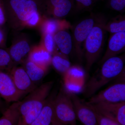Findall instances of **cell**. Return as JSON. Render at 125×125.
Segmentation results:
<instances>
[{"label":"cell","instance_id":"1","mask_svg":"<svg viewBox=\"0 0 125 125\" xmlns=\"http://www.w3.org/2000/svg\"><path fill=\"white\" fill-rule=\"evenodd\" d=\"M3 0L7 22L14 30L39 27L45 17V0Z\"/></svg>","mask_w":125,"mask_h":125},{"label":"cell","instance_id":"2","mask_svg":"<svg viewBox=\"0 0 125 125\" xmlns=\"http://www.w3.org/2000/svg\"><path fill=\"white\" fill-rule=\"evenodd\" d=\"M125 55L108 58L102 64L84 87L83 94L89 98L125 71Z\"/></svg>","mask_w":125,"mask_h":125},{"label":"cell","instance_id":"3","mask_svg":"<svg viewBox=\"0 0 125 125\" xmlns=\"http://www.w3.org/2000/svg\"><path fill=\"white\" fill-rule=\"evenodd\" d=\"M54 83L49 81L37 86L21 101V118L19 125H31L35 120L49 96Z\"/></svg>","mask_w":125,"mask_h":125},{"label":"cell","instance_id":"4","mask_svg":"<svg viewBox=\"0 0 125 125\" xmlns=\"http://www.w3.org/2000/svg\"><path fill=\"white\" fill-rule=\"evenodd\" d=\"M106 22L104 17H97L96 23L85 40L84 52L87 71H89L102 51L106 32L104 25Z\"/></svg>","mask_w":125,"mask_h":125},{"label":"cell","instance_id":"5","mask_svg":"<svg viewBox=\"0 0 125 125\" xmlns=\"http://www.w3.org/2000/svg\"><path fill=\"white\" fill-rule=\"evenodd\" d=\"M56 125H75L76 117L70 91L62 85L54 100Z\"/></svg>","mask_w":125,"mask_h":125},{"label":"cell","instance_id":"6","mask_svg":"<svg viewBox=\"0 0 125 125\" xmlns=\"http://www.w3.org/2000/svg\"><path fill=\"white\" fill-rule=\"evenodd\" d=\"M118 79L107 88L89 98L88 103L101 102L119 103L125 102V71L118 76Z\"/></svg>","mask_w":125,"mask_h":125},{"label":"cell","instance_id":"7","mask_svg":"<svg viewBox=\"0 0 125 125\" xmlns=\"http://www.w3.org/2000/svg\"><path fill=\"white\" fill-rule=\"evenodd\" d=\"M97 17L92 16L81 21L75 27L72 37L74 48L79 61L81 62L84 52V43L95 24Z\"/></svg>","mask_w":125,"mask_h":125},{"label":"cell","instance_id":"8","mask_svg":"<svg viewBox=\"0 0 125 125\" xmlns=\"http://www.w3.org/2000/svg\"><path fill=\"white\" fill-rule=\"evenodd\" d=\"M88 104L93 109L100 114L115 121L120 125H125V102Z\"/></svg>","mask_w":125,"mask_h":125},{"label":"cell","instance_id":"9","mask_svg":"<svg viewBox=\"0 0 125 125\" xmlns=\"http://www.w3.org/2000/svg\"><path fill=\"white\" fill-rule=\"evenodd\" d=\"M74 0H45L44 15L46 17L60 19L74 10Z\"/></svg>","mask_w":125,"mask_h":125},{"label":"cell","instance_id":"10","mask_svg":"<svg viewBox=\"0 0 125 125\" xmlns=\"http://www.w3.org/2000/svg\"><path fill=\"white\" fill-rule=\"evenodd\" d=\"M70 95L76 117L85 125H97L93 110L87 102L76 94L70 92Z\"/></svg>","mask_w":125,"mask_h":125},{"label":"cell","instance_id":"11","mask_svg":"<svg viewBox=\"0 0 125 125\" xmlns=\"http://www.w3.org/2000/svg\"><path fill=\"white\" fill-rule=\"evenodd\" d=\"M24 95L16 88L10 74L0 70V96L11 103L20 101Z\"/></svg>","mask_w":125,"mask_h":125},{"label":"cell","instance_id":"12","mask_svg":"<svg viewBox=\"0 0 125 125\" xmlns=\"http://www.w3.org/2000/svg\"><path fill=\"white\" fill-rule=\"evenodd\" d=\"M29 40L24 37H19L6 49L15 66L22 64L28 59L32 48Z\"/></svg>","mask_w":125,"mask_h":125},{"label":"cell","instance_id":"13","mask_svg":"<svg viewBox=\"0 0 125 125\" xmlns=\"http://www.w3.org/2000/svg\"><path fill=\"white\" fill-rule=\"evenodd\" d=\"M8 73L11 76L16 88L25 95L29 94L37 87L22 66H14Z\"/></svg>","mask_w":125,"mask_h":125},{"label":"cell","instance_id":"14","mask_svg":"<svg viewBox=\"0 0 125 125\" xmlns=\"http://www.w3.org/2000/svg\"><path fill=\"white\" fill-rule=\"evenodd\" d=\"M56 94L49 95L37 118L31 125H56L54 100Z\"/></svg>","mask_w":125,"mask_h":125},{"label":"cell","instance_id":"15","mask_svg":"<svg viewBox=\"0 0 125 125\" xmlns=\"http://www.w3.org/2000/svg\"><path fill=\"white\" fill-rule=\"evenodd\" d=\"M125 31L112 34L104 55L100 61L101 64L108 58L116 56L125 51Z\"/></svg>","mask_w":125,"mask_h":125},{"label":"cell","instance_id":"16","mask_svg":"<svg viewBox=\"0 0 125 125\" xmlns=\"http://www.w3.org/2000/svg\"><path fill=\"white\" fill-rule=\"evenodd\" d=\"M52 55L39 44L32 47L28 59L41 67L48 69L51 65Z\"/></svg>","mask_w":125,"mask_h":125},{"label":"cell","instance_id":"17","mask_svg":"<svg viewBox=\"0 0 125 125\" xmlns=\"http://www.w3.org/2000/svg\"><path fill=\"white\" fill-rule=\"evenodd\" d=\"M70 26L69 23L66 21L45 17L39 27L42 34L54 35L58 31L68 29Z\"/></svg>","mask_w":125,"mask_h":125},{"label":"cell","instance_id":"18","mask_svg":"<svg viewBox=\"0 0 125 125\" xmlns=\"http://www.w3.org/2000/svg\"><path fill=\"white\" fill-rule=\"evenodd\" d=\"M56 45L60 52L68 56L74 48L72 36L67 29L57 32L54 34Z\"/></svg>","mask_w":125,"mask_h":125},{"label":"cell","instance_id":"19","mask_svg":"<svg viewBox=\"0 0 125 125\" xmlns=\"http://www.w3.org/2000/svg\"><path fill=\"white\" fill-rule=\"evenodd\" d=\"M20 103V101L14 102L5 110L0 118V125H19L21 118Z\"/></svg>","mask_w":125,"mask_h":125},{"label":"cell","instance_id":"20","mask_svg":"<svg viewBox=\"0 0 125 125\" xmlns=\"http://www.w3.org/2000/svg\"><path fill=\"white\" fill-rule=\"evenodd\" d=\"M31 80L37 85L46 75L48 69L41 67L28 60L21 64Z\"/></svg>","mask_w":125,"mask_h":125},{"label":"cell","instance_id":"21","mask_svg":"<svg viewBox=\"0 0 125 125\" xmlns=\"http://www.w3.org/2000/svg\"><path fill=\"white\" fill-rule=\"evenodd\" d=\"M68 56L58 51L52 55L51 65L62 75H65L71 67V63Z\"/></svg>","mask_w":125,"mask_h":125},{"label":"cell","instance_id":"22","mask_svg":"<svg viewBox=\"0 0 125 125\" xmlns=\"http://www.w3.org/2000/svg\"><path fill=\"white\" fill-rule=\"evenodd\" d=\"M104 28L105 31L112 34L119 32H125V16H118L108 22H106Z\"/></svg>","mask_w":125,"mask_h":125},{"label":"cell","instance_id":"23","mask_svg":"<svg viewBox=\"0 0 125 125\" xmlns=\"http://www.w3.org/2000/svg\"><path fill=\"white\" fill-rule=\"evenodd\" d=\"M15 66L6 49L0 48V70L9 73Z\"/></svg>","mask_w":125,"mask_h":125},{"label":"cell","instance_id":"24","mask_svg":"<svg viewBox=\"0 0 125 125\" xmlns=\"http://www.w3.org/2000/svg\"><path fill=\"white\" fill-rule=\"evenodd\" d=\"M42 39L40 44L52 55L58 51L54 39V35L49 33L42 34Z\"/></svg>","mask_w":125,"mask_h":125},{"label":"cell","instance_id":"25","mask_svg":"<svg viewBox=\"0 0 125 125\" xmlns=\"http://www.w3.org/2000/svg\"><path fill=\"white\" fill-rule=\"evenodd\" d=\"M98 0H74L75 12L91 9Z\"/></svg>","mask_w":125,"mask_h":125},{"label":"cell","instance_id":"26","mask_svg":"<svg viewBox=\"0 0 125 125\" xmlns=\"http://www.w3.org/2000/svg\"><path fill=\"white\" fill-rule=\"evenodd\" d=\"M92 108L93 110L97 125H120L118 122L115 121L103 115L102 114H100L98 112L94 110Z\"/></svg>","mask_w":125,"mask_h":125},{"label":"cell","instance_id":"27","mask_svg":"<svg viewBox=\"0 0 125 125\" xmlns=\"http://www.w3.org/2000/svg\"><path fill=\"white\" fill-rule=\"evenodd\" d=\"M108 6L112 10L122 13L125 10V0H108Z\"/></svg>","mask_w":125,"mask_h":125},{"label":"cell","instance_id":"28","mask_svg":"<svg viewBox=\"0 0 125 125\" xmlns=\"http://www.w3.org/2000/svg\"><path fill=\"white\" fill-rule=\"evenodd\" d=\"M7 22V16L3 0H0V27H3Z\"/></svg>","mask_w":125,"mask_h":125},{"label":"cell","instance_id":"29","mask_svg":"<svg viewBox=\"0 0 125 125\" xmlns=\"http://www.w3.org/2000/svg\"><path fill=\"white\" fill-rule=\"evenodd\" d=\"M6 35L3 27H0V48L6 49Z\"/></svg>","mask_w":125,"mask_h":125},{"label":"cell","instance_id":"30","mask_svg":"<svg viewBox=\"0 0 125 125\" xmlns=\"http://www.w3.org/2000/svg\"></svg>","mask_w":125,"mask_h":125}]
</instances>
